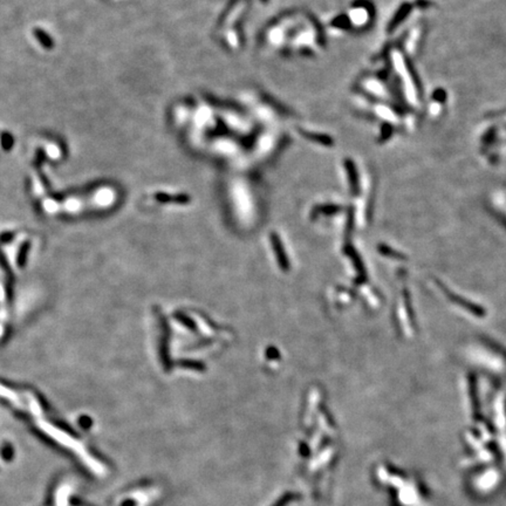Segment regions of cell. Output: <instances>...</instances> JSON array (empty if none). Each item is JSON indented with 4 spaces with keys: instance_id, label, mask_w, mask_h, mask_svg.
Here are the masks:
<instances>
[{
    "instance_id": "6da1fadb",
    "label": "cell",
    "mask_w": 506,
    "mask_h": 506,
    "mask_svg": "<svg viewBox=\"0 0 506 506\" xmlns=\"http://www.w3.org/2000/svg\"><path fill=\"white\" fill-rule=\"evenodd\" d=\"M35 35L38 36L39 41L41 42V44L44 45L46 48H51V47H52V45H53L52 40H51L50 36H48L47 34H46V33L44 32V31L36 30V31H35Z\"/></svg>"
}]
</instances>
